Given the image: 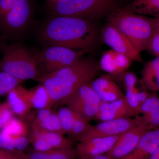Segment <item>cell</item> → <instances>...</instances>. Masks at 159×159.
<instances>
[{
  "label": "cell",
  "mask_w": 159,
  "mask_h": 159,
  "mask_svg": "<svg viewBox=\"0 0 159 159\" xmlns=\"http://www.w3.org/2000/svg\"><path fill=\"white\" fill-rule=\"evenodd\" d=\"M39 37L46 45L59 46L92 53L97 49L99 35L95 23L80 18L57 16L45 23Z\"/></svg>",
  "instance_id": "obj_1"
},
{
  "label": "cell",
  "mask_w": 159,
  "mask_h": 159,
  "mask_svg": "<svg viewBox=\"0 0 159 159\" xmlns=\"http://www.w3.org/2000/svg\"><path fill=\"white\" fill-rule=\"evenodd\" d=\"M100 69L97 61L83 58L67 67L43 74L36 80L45 87L54 106H60L66 105L80 88L91 83Z\"/></svg>",
  "instance_id": "obj_2"
},
{
  "label": "cell",
  "mask_w": 159,
  "mask_h": 159,
  "mask_svg": "<svg viewBox=\"0 0 159 159\" xmlns=\"http://www.w3.org/2000/svg\"><path fill=\"white\" fill-rule=\"evenodd\" d=\"M134 0H57V16L80 18L95 23L122 9Z\"/></svg>",
  "instance_id": "obj_3"
},
{
  "label": "cell",
  "mask_w": 159,
  "mask_h": 159,
  "mask_svg": "<svg viewBox=\"0 0 159 159\" xmlns=\"http://www.w3.org/2000/svg\"><path fill=\"white\" fill-rule=\"evenodd\" d=\"M107 23L124 34L140 53L147 51L155 23V18L136 14L121 9L106 17Z\"/></svg>",
  "instance_id": "obj_4"
},
{
  "label": "cell",
  "mask_w": 159,
  "mask_h": 159,
  "mask_svg": "<svg viewBox=\"0 0 159 159\" xmlns=\"http://www.w3.org/2000/svg\"><path fill=\"white\" fill-rule=\"evenodd\" d=\"M2 52L0 70L24 82L28 80H36L41 76L36 54H32L22 44H6Z\"/></svg>",
  "instance_id": "obj_5"
},
{
  "label": "cell",
  "mask_w": 159,
  "mask_h": 159,
  "mask_svg": "<svg viewBox=\"0 0 159 159\" xmlns=\"http://www.w3.org/2000/svg\"><path fill=\"white\" fill-rule=\"evenodd\" d=\"M31 9L28 0H18L12 9L0 18V31L4 39L17 40L29 28Z\"/></svg>",
  "instance_id": "obj_6"
},
{
  "label": "cell",
  "mask_w": 159,
  "mask_h": 159,
  "mask_svg": "<svg viewBox=\"0 0 159 159\" xmlns=\"http://www.w3.org/2000/svg\"><path fill=\"white\" fill-rule=\"evenodd\" d=\"M85 53L83 50L50 46L36 54V58L39 69H42L45 74L73 65L82 59Z\"/></svg>",
  "instance_id": "obj_7"
},
{
  "label": "cell",
  "mask_w": 159,
  "mask_h": 159,
  "mask_svg": "<svg viewBox=\"0 0 159 159\" xmlns=\"http://www.w3.org/2000/svg\"><path fill=\"white\" fill-rule=\"evenodd\" d=\"M101 102L91 85L82 86L71 97L66 105L75 113L89 122L96 118Z\"/></svg>",
  "instance_id": "obj_8"
},
{
  "label": "cell",
  "mask_w": 159,
  "mask_h": 159,
  "mask_svg": "<svg viewBox=\"0 0 159 159\" xmlns=\"http://www.w3.org/2000/svg\"><path fill=\"white\" fill-rule=\"evenodd\" d=\"M101 32L103 42L111 50L124 54L132 61L142 62L143 60L141 53L131 42L115 26L107 23Z\"/></svg>",
  "instance_id": "obj_9"
},
{
  "label": "cell",
  "mask_w": 159,
  "mask_h": 159,
  "mask_svg": "<svg viewBox=\"0 0 159 159\" xmlns=\"http://www.w3.org/2000/svg\"><path fill=\"white\" fill-rule=\"evenodd\" d=\"M142 121V116H137L134 118H123L102 121L92 126L79 142L98 137L120 135L129 129L138 125Z\"/></svg>",
  "instance_id": "obj_10"
},
{
  "label": "cell",
  "mask_w": 159,
  "mask_h": 159,
  "mask_svg": "<svg viewBox=\"0 0 159 159\" xmlns=\"http://www.w3.org/2000/svg\"><path fill=\"white\" fill-rule=\"evenodd\" d=\"M149 130L148 126L142 119V122L138 125L119 136L107 155L113 159H120L126 156L133 151L143 135Z\"/></svg>",
  "instance_id": "obj_11"
},
{
  "label": "cell",
  "mask_w": 159,
  "mask_h": 159,
  "mask_svg": "<svg viewBox=\"0 0 159 159\" xmlns=\"http://www.w3.org/2000/svg\"><path fill=\"white\" fill-rule=\"evenodd\" d=\"M64 135L52 132L29 130L30 143L32 144L34 150L38 151L74 148L75 141Z\"/></svg>",
  "instance_id": "obj_12"
},
{
  "label": "cell",
  "mask_w": 159,
  "mask_h": 159,
  "mask_svg": "<svg viewBox=\"0 0 159 159\" xmlns=\"http://www.w3.org/2000/svg\"><path fill=\"white\" fill-rule=\"evenodd\" d=\"M27 117L30 122V129L66 134L61 125L57 112L52 109L35 110Z\"/></svg>",
  "instance_id": "obj_13"
},
{
  "label": "cell",
  "mask_w": 159,
  "mask_h": 159,
  "mask_svg": "<svg viewBox=\"0 0 159 159\" xmlns=\"http://www.w3.org/2000/svg\"><path fill=\"white\" fill-rule=\"evenodd\" d=\"M137 116L124 97L111 102H101L95 119L102 122L120 118H132Z\"/></svg>",
  "instance_id": "obj_14"
},
{
  "label": "cell",
  "mask_w": 159,
  "mask_h": 159,
  "mask_svg": "<svg viewBox=\"0 0 159 159\" xmlns=\"http://www.w3.org/2000/svg\"><path fill=\"white\" fill-rule=\"evenodd\" d=\"M120 135L98 137L79 142L75 148L78 157L100 155L107 153Z\"/></svg>",
  "instance_id": "obj_15"
},
{
  "label": "cell",
  "mask_w": 159,
  "mask_h": 159,
  "mask_svg": "<svg viewBox=\"0 0 159 159\" xmlns=\"http://www.w3.org/2000/svg\"><path fill=\"white\" fill-rule=\"evenodd\" d=\"M159 145V128L148 130L133 151L120 159H150Z\"/></svg>",
  "instance_id": "obj_16"
},
{
  "label": "cell",
  "mask_w": 159,
  "mask_h": 159,
  "mask_svg": "<svg viewBox=\"0 0 159 159\" xmlns=\"http://www.w3.org/2000/svg\"><path fill=\"white\" fill-rule=\"evenodd\" d=\"M91 85L102 102H111L125 97L120 87L109 76H100L93 80Z\"/></svg>",
  "instance_id": "obj_17"
},
{
  "label": "cell",
  "mask_w": 159,
  "mask_h": 159,
  "mask_svg": "<svg viewBox=\"0 0 159 159\" xmlns=\"http://www.w3.org/2000/svg\"><path fill=\"white\" fill-rule=\"evenodd\" d=\"M7 101L14 115L25 118L31 112V107L29 89L20 85L7 95Z\"/></svg>",
  "instance_id": "obj_18"
},
{
  "label": "cell",
  "mask_w": 159,
  "mask_h": 159,
  "mask_svg": "<svg viewBox=\"0 0 159 159\" xmlns=\"http://www.w3.org/2000/svg\"><path fill=\"white\" fill-rule=\"evenodd\" d=\"M16 153L19 159H76L78 157L75 148L43 151L33 150L29 153L17 151Z\"/></svg>",
  "instance_id": "obj_19"
},
{
  "label": "cell",
  "mask_w": 159,
  "mask_h": 159,
  "mask_svg": "<svg viewBox=\"0 0 159 159\" xmlns=\"http://www.w3.org/2000/svg\"><path fill=\"white\" fill-rule=\"evenodd\" d=\"M140 113L150 130L159 128V97L155 92L142 104Z\"/></svg>",
  "instance_id": "obj_20"
},
{
  "label": "cell",
  "mask_w": 159,
  "mask_h": 159,
  "mask_svg": "<svg viewBox=\"0 0 159 159\" xmlns=\"http://www.w3.org/2000/svg\"><path fill=\"white\" fill-rule=\"evenodd\" d=\"M140 80L142 86L153 92L159 91V56L144 65Z\"/></svg>",
  "instance_id": "obj_21"
},
{
  "label": "cell",
  "mask_w": 159,
  "mask_h": 159,
  "mask_svg": "<svg viewBox=\"0 0 159 159\" xmlns=\"http://www.w3.org/2000/svg\"><path fill=\"white\" fill-rule=\"evenodd\" d=\"M32 109L35 110L52 109L54 104L45 87L39 83L29 89Z\"/></svg>",
  "instance_id": "obj_22"
},
{
  "label": "cell",
  "mask_w": 159,
  "mask_h": 159,
  "mask_svg": "<svg viewBox=\"0 0 159 159\" xmlns=\"http://www.w3.org/2000/svg\"><path fill=\"white\" fill-rule=\"evenodd\" d=\"M123 10L141 15L159 17V0H134Z\"/></svg>",
  "instance_id": "obj_23"
},
{
  "label": "cell",
  "mask_w": 159,
  "mask_h": 159,
  "mask_svg": "<svg viewBox=\"0 0 159 159\" xmlns=\"http://www.w3.org/2000/svg\"><path fill=\"white\" fill-rule=\"evenodd\" d=\"M123 81L126 90L125 99L131 108L139 115L140 113V106L138 99L139 90L136 87L137 77L133 73L127 72L124 74Z\"/></svg>",
  "instance_id": "obj_24"
},
{
  "label": "cell",
  "mask_w": 159,
  "mask_h": 159,
  "mask_svg": "<svg viewBox=\"0 0 159 159\" xmlns=\"http://www.w3.org/2000/svg\"><path fill=\"white\" fill-rule=\"evenodd\" d=\"M4 132L16 137H29V126L20 119L12 118L2 129Z\"/></svg>",
  "instance_id": "obj_25"
},
{
  "label": "cell",
  "mask_w": 159,
  "mask_h": 159,
  "mask_svg": "<svg viewBox=\"0 0 159 159\" xmlns=\"http://www.w3.org/2000/svg\"><path fill=\"white\" fill-rule=\"evenodd\" d=\"M116 55L117 52L112 50L104 53L99 64L100 69L112 75L121 74L117 64Z\"/></svg>",
  "instance_id": "obj_26"
},
{
  "label": "cell",
  "mask_w": 159,
  "mask_h": 159,
  "mask_svg": "<svg viewBox=\"0 0 159 159\" xmlns=\"http://www.w3.org/2000/svg\"><path fill=\"white\" fill-rule=\"evenodd\" d=\"M92 126L93 125H90L89 122L77 114L73 128L70 133L68 135V138L75 142H80Z\"/></svg>",
  "instance_id": "obj_27"
},
{
  "label": "cell",
  "mask_w": 159,
  "mask_h": 159,
  "mask_svg": "<svg viewBox=\"0 0 159 159\" xmlns=\"http://www.w3.org/2000/svg\"><path fill=\"white\" fill-rule=\"evenodd\" d=\"M57 114L63 129L69 135L72 130L77 114L68 107L60 108Z\"/></svg>",
  "instance_id": "obj_28"
},
{
  "label": "cell",
  "mask_w": 159,
  "mask_h": 159,
  "mask_svg": "<svg viewBox=\"0 0 159 159\" xmlns=\"http://www.w3.org/2000/svg\"><path fill=\"white\" fill-rule=\"evenodd\" d=\"M23 82L7 73L0 70V97L8 95L9 92Z\"/></svg>",
  "instance_id": "obj_29"
},
{
  "label": "cell",
  "mask_w": 159,
  "mask_h": 159,
  "mask_svg": "<svg viewBox=\"0 0 159 159\" xmlns=\"http://www.w3.org/2000/svg\"><path fill=\"white\" fill-rule=\"evenodd\" d=\"M154 27L147 51L156 57L159 56V17L155 18Z\"/></svg>",
  "instance_id": "obj_30"
},
{
  "label": "cell",
  "mask_w": 159,
  "mask_h": 159,
  "mask_svg": "<svg viewBox=\"0 0 159 159\" xmlns=\"http://www.w3.org/2000/svg\"><path fill=\"white\" fill-rule=\"evenodd\" d=\"M14 115L8 102L0 104V129L6 125Z\"/></svg>",
  "instance_id": "obj_31"
},
{
  "label": "cell",
  "mask_w": 159,
  "mask_h": 159,
  "mask_svg": "<svg viewBox=\"0 0 159 159\" xmlns=\"http://www.w3.org/2000/svg\"><path fill=\"white\" fill-rule=\"evenodd\" d=\"M18 0H0V18L10 11Z\"/></svg>",
  "instance_id": "obj_32"
},
{
  "label": "cell",
  "mask_w": 159,
  "mask_h": 159,
  "mask_svg": "<svg viewBox=\"0 0 159 159\" xmlns=\"http://www.w3.org/2000/svg\"><path fill=\"white\" fill-rule=\"evenodd\" d=\"M16 151L17 150H9L0 148V159H19Z\"/></svg>",
  "instance_id": "obj_33"
},
{
  "label": "cell",
  "mask_w": 159,
  "mask_h": 159,
  "mask_svg": "<svg viewBox=\"0 0 159 159\" xmlns=\"http://www.w3.org/2000/svg\"><path fill=\"white\" fill-rule=\"evenodd\" d=\"M149 94L148 92L145 90L141 91H139L138 93V101L140 104V108L142 104H143L145 100L147 99L148 97H149Z\"/></svg>",
  "instance_id": "obj_34"
},
{
  "label": "cell",
  "mask_w": 159,
  "mask_h": 159,
  "mask_svg": "<svg viewBox=\"0 0 159 159\" xmlns=\"http://www.w3.org/2000/svg\"><path fill=\"white\" fill-rule=\"evenodd\" d=\"M76 159H113L107 155L90 156L78 157Z\"/></svg>",
  "instance_id": "obj_35"
},
{
  "label": "cell",
  "mask_w": 159,
  "mask_h": 159,
  "mask_svg": "<svg viewBox=\"0 0 159 159\" xmlns=\"http://www.w3.org/2000/svg\"><path fill=\"white\" fill-rule=\"evenodd\" d=\"M150 159H159V145L156 150L151 157Z\"/></svg>",
  "instance_id": "obj_36"
},
{
  "label": "cell",
  "mask_w": 159,
  "mask_h": 159,
  "mask_svg": "<svg viewBox=\"0 0 159 159\" xmlns=\"http://www.w3.org/2000/svg\"><path fill=\"white\" fill-rule=\"evenodd\" d=\"M3 40H4V39L3 38L1 34H0V51H2V49L4 46L6 45V44L4 43V41Z\"/></svg>",
  "instance_id": "obj_37"
},
{
  "label": "cell",
  "mask_w": 159,
  "mask_h": 159,
  "mask_svg": "<svg viewBox=\"0 0 159 159\" xmlns=\"http://www.w3.org/2000/svg\"></svg>",
  "instance_id": "obj_38"
}]
</instances>
